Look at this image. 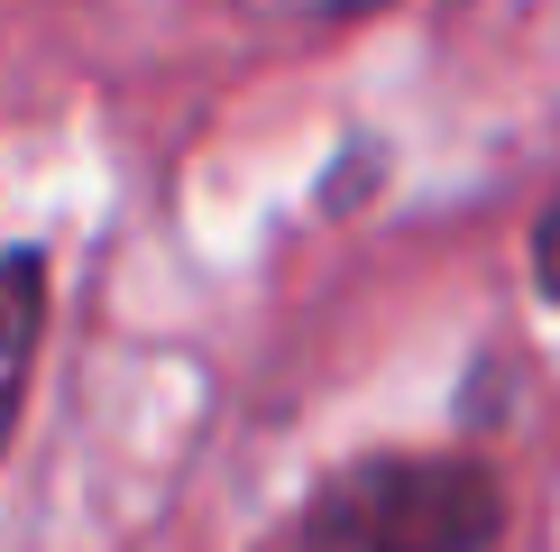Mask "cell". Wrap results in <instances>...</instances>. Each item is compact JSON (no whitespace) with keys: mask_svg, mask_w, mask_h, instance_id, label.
<instances>
[{"mask_svg":"<svg viewBox=\"0 0 560 552\" xmlns=\"http://www.w3.org/2000/svg\"><path fill=\"white\" fill-rule=\"evenodd\" d=\"M37 322H46V267L28 258V249H0V442H10L19 396H28Z\"/></svg>","mask_w":560,"mask_h":552,"instance_id":"2","label":"cell"},{"mask_svg":"<svg viewBox=\"0 0 560 552\" xmlns=\"http://www.w3.org/2000/svg\"><path fill=\"white\" fill-rule=\"evenodd\" d=\"M505 479L469 451H377L322 479L294 552H497Z\"/></svg>","mask_w":560,"mask_h":552,"instance_id":"1","label":"cell"},{"mask_svg":"<svg viewBox=\"0 0 560 552\" xmlns=\"http://www.w3.org/2000/svg\"><path fill=\"white\" fill-rule=\"evenodd\" d=\"M533 286L560 304V194L542 203V221H533Z\"/></svg>","mask_w":560,"mask_h":552,"instance_id":"3","label":"cell"},{"mask_svg":"<svg viewBox=\"0 0 560 552\" xmlns=\"http://www.w3.org/2000/svg\"><path fill=\"white\" fill-rule=\"evenodd\" d=\"M322 10H340V0H322Z\"/></svg>","mask_w":560,"mask_h":552,"instance_id":"4","label":"cell"}]
</instances>
